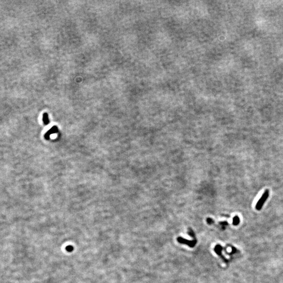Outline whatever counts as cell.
Segmentation results:
<instances>
[{"instance_id": "cell-3", "label": "cell", "mask_w": 283, "mask_h": 283, "mask_svg": "<svg viewBox=\"0 0 283 283\" xmlns=\"http://www.w3.org/2000/svg\"><path fill=\"white\" fill-rule=\"evenodd\" d=\"M43 121L45 125L48 124L50 123V119L48 114L47 113H44L43 115Z\"/></svg>"}, {"instance_id": "cell-4", "label": "cell", "mask_w": 283, "mask_h": 283, "mask_svg": "<svg viewBox=\"0 0 283 283\" xmlns=\"http://www.w3.org/2000/svg\"><path fill=\"white\" fill-rule=\"evenodd\" d=\"M240 220H239L238 217H235L233 219V224L234 225H238L239 224Z\"/></svg>"}, {"instance_id": "cell-1", "label": "cell", "mask_w": 283, "mask_h": 283, "mask_svg": "<svg viewBox=\"0 0 283 283\" xmlns=\"http://www.w3.org/2000/svg\"><path fill=\"white\" fill-rule=\"evenodd\" d=\"M268 196H269V191H268V190H266L264 193L263 194L262 196L258 201V202L256 205L255 208H256V210H260L262 209L264 203H265V201L268 199Z\"/></svg>"}, {"instance_id": "cell-2", "label": "cell", "mask_w": 283, "mask_h": 283, "mask_svg": "<svg viewBox=\"0 0 283 283\" xmlns=\"http://www.w3.org/2000/svg\"><path fill=\"white\" fill-rule=\"evenodd\" d=\"M58 127L56 126H54L52 127L48 132L46 133V134L45 135V138L46 140H49L50 137V135H52V134H55V133H58Z\"/></svg>"}]
</instances>
